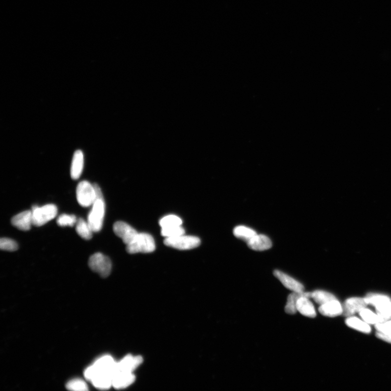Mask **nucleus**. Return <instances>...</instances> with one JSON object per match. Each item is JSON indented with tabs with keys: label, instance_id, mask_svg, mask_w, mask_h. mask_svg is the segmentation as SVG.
Segmentation results:
<instances>
[{
	"label": "nucleus",
	"instance_id": "obj_1",
	"mask_svg": "<svg viewBox=\"0 0 391 391\" xmlns=\"http://www.w3.org/2000/svg\"><path fill=\"white\" fill-rule=\"evenodd\" d=\"M368 305L375 306L377 314L380 317L381 322L391 320V299L386 295L370 293L365 298Z\"/></svg>",
	"mask_w": 391,
	"mask_h": 391
},
{
	"label": "nucleus",
	"instance_id": "obj_2",
	"mask_svg": "<svg viewBox=\"0 0 391 391\" xmlns=\"http://www.w3.org/2000/svg\"><path fill=\"white\" fill-rule=\"evenodd\" d=\"M117 362L110 356H105L96 360L95 362L84 372V376L90 382L101 373L114 375Z\"/></svg>",
	"mask_w": 391,
	"mask_h": 391
},
{
	"label": "nucleus",
	"instance_id": "obj_3",
	"mask_svg": "<svg viewBox=\"0 0 391 391\" xmlns=\"http://www.w3.org/2000/svg\"><path fill=\"white\" fill-rule=\"evenodd\" d=\"M155 249L153 238L147 233H138L135 239L126 247V250L130 254L137 253H151Z\"/></svg>",
	"mask_w": 391,
	"mask_h": 391
},
{
	"label": "nucleus",
	"instance_id": "obj_4",
	"mask_svg": "<svg viewBox=\"0 0 391 391\" xmlns=\"http://www.w3.org/2000/svg\"><path fill=\"white\" fill-rule=\"evenodd\" d=\"M105 215V202L104 199H96L88 216V223L93 232H100L103 226Z\"/></svg>",
	"mask_w": 391,
	"mask_h": 391
},
{
	"label": "nucleus",
	"instance_id": "obj_5",
	"mask_svg": "<svg viewBox=\"0 0 391 391\" xmlns=\"http://www.w3.org/2000/svg\"><path fill=\"white\" fill-rule=\"evenodd\" d=\"M58 212L57 207L54 204H47L43 207L34 206L32 207L33 225L40 227L56 217Z\"/></svg>",
	"mask_w": 391,
	"mask_h": 391
},
{
	"label": "nucleus",
	"instance_id": "obj_6",
	"mask_svg": "<svg viewBox=\"0 0 391 391\" xmlns=\"http://www.w3.org/2000/svg\"><path fill=\"white\" fill-rule=\"evenodd\" d=\"M89 266L94 272L99 273L102 277L109 276L112 270V262L108 257L97 253L90 257Z\"/></svg>",
	"mask_w": 391,
	"mask_h": 391
},
{
	"label": "nucleus",
	"instance_id": "obj_7",
	"mask_svg": "<svg viewBox=\"0 0 391 391\" xmlns=\"http://www.w3.org/2000/svg\"><path fill=\"white\" fill-rule=\"evenodd\" d=\"M164 244L167 246L179 250H189L199 246L201 240L196 237L183 234L175 238H165Z\"/></svg>",
	"mask_w": 391,
	"mask_h": 391
},
{
	"label": "nucleus",
	"instance_id": "obj_8",
	"mask_svg": "<svg viewBox=\"0 0 391 391\" xmlns=\"http://www.w3.org/2000/svg\"><path fill=\"white\" fill-rule=\"evenodd\" d=\"M77 201L83 207L93 206L96 200V192L94 185L89 182L82 181L77 185L76 189Z\"/></svg>",
	"mask_w": 391,
	"mask_h": 391
},
{
	"label": "nucleus",
	"instance_id": "obj_9",
	"mask_svg": "<svg viewBox=\"0 0 391 391\" xmlns=\"http://www.w3.org/2000/svg\"><path fill=\"white\" fill-rule=\"evenodd\" d=\"M113 230L126 245L130 244L139 233L133 227L123 221L117 222L114 225Z\"/></svg>",
	"mask_w": 391,
	"mask_h": 391
},
{
	"label": "nucleus",
	"instance_id": "obj_10",
	"mask_svg": "<svg viewBox=\"0 0 391 391\" xmlns=\"http://www.w3.org/2000/svg\"><path fill=\"white\" fill-rule=\"evenodd\" d=\"M368 304L365 298L353 297L347 299L343 307L342 314L349 317L366 308Z\"/></svg>",
	"mask_w": 391,
	"mask_h": 391
},
{
	"label": "nucleus",
	"instance_id": "obj_11",
	"mask_svg": "<svg viewBox=\"0 0 391 391\" xmlns=\"http://www.w3.org/2000/svg\"><path fill=\"white\" fill-rule=\"evenodd\" d=\"M143 362L141 356L128 355L117 363L116 371L133 373Z\"/></svg>",
	"mask_w": 391,
	"mask_h": 391
},
{
	"label": "nucleus",
	"instance_id": "obj_12",
	"mask_svg": "<svg viewBox=\"0 0 391 391\" xmlns=\"http://www.w3.org/2000/svg\"><path fill=\"white\" fill-rule=\"evenodd\" d=\"M135 377L133 373L116 371L113 376V387L117 389L126 388L133 384Z\"/></svg>",
	"mask_w": 391,
	"mask_h": 391
},
{
	"label": "nucleus",
	"instance_id": "obj_13",
	"mask_svg": "<svg viewBox=\"0 0 391 391\" xmlns=\"http://www.w3.org/2000/svg\"><path fill=\"white\" fill-rule=\"evenodd\" d=\"M11 222L12 225L21 231L29 230L33 225L32 211L27 210L14 216L12 218Z\"/></svg>",
	"mask_w": 391,
	"mask_h": 391
},
{
	"label": "nucleus",
	"instance_id": "obj_14",
	"mask_svg": "<svg viewBox=\"0 0 391 391\" xmlns=\"http://www.w3.org/2000/svg\"><path fill=\"white\" fill-rule=\"evenodd\" d=\"M274 275L276 278L279 279L282 285L293 292H303L304 290V286L299 281L291 277L290 276L280 271L275 270Z\"/></svg>",
	"mask_w": 391,
	"mask_h": 391
},
{
	"label": "nucleus",
	"instance_id": "obj_15",
	"mask_svg": "<svg viewBox=\"0 0 391 391\" xmlns=\"http://www.w3.org/2000/svg\"><path fill=\"white\" fill-rule=\"evenodd\" d=\"M247 243L250 249L258 251L268 250L271 248L272 246L271 240L267 236L262 234H256Z\"/></svg>",
	"mask_w": 391,
	"mask_h": 391
},
{
	"label": "nucleus",
	"instance_id": "obj_16",
	"mask_svg": "<svg viewBox=\"0 0 391 391\" xmlns=\"http://www.w3.org/2000/svg\"><path fill=\"white\" fill-rule=\"evenodd\" d=\"M318 311L323 316L334 317L342 314L343 307L338 300H334L321 305Z\"/></svg>",
	"mask_w": 391,
	"mask_h": 391
},
{
	"label": "nucleus",
	"instance_id": "obj_17",
	"mask_svg": "<svg viewBox=\"0 0 391 391\" xmlns=\"http://www.w3.org/2000/svg\"><path fill=\"white\" fill-rule=\"evenodd\" d=\"M84 166V154L81 150H77L74 154L71 166V177L78 179L81 175Z\"/></svg>",
	"mask_w": 391,
	"mask_h": 391
},
{
	"label": "nucleus",
	"instance_id": "obj_18",
	"mask_svg": "<svg viewBox=\"0 0 391 391\" xmlns=\"http://www.w3.org/2000/svg\"><path fill=\"white\" fill-rule=\"evenodd\" d=\"M311 298V292H293L287 297L285 311L288 314H295L297 311L296 305L298 300L301 297Z\"/></svg>",
	"mask_w": 391,
	"mask_h": 391
},
{
	"label": "nucleus",
	"instance_id": "obj_19",
	"mask_svg": "<svg viewBox=\"0 0 391 391\" xmlns=\"http://www.w3.org/2000/svg\"><path fill=\"white\" fill-rule=\"evenodd\" d=\"M297 310L302 315L310 318L316 316V312L314 305L307 297L300 298L296 305Z\"/></svg>",
	"mask_w": 391,
	"mask_h": 391
},
{
	"label": "nucleus",
	"instance_id": "obj_20",
	"mask_svg": "<svg viewBox=\"0 0 391 391\" xmlns=\"http://www.w3.org/2000/svg\"><path fill=\"white\" fill-rule=\"evenodd\" d=\"M113 376L111 374L101 373L90 381L93 386L100 390H108L113 387Z\"/></svg>",
	"mask_w": 391,
	"mask_h": 391
},
{
	"label": "nucleus",
	"instance_id": "obj_21",
	"mask_svg": "<svg viewBox=\"0 0 391 391\" xmlns=\"http://www.w3.org/2000/svg\"><path fill=\"white\" fill-rule=\"evenodd\" d=\"M346 323L349 327L358 330L359 332L366 334H369L371 332L369 324L360 320L357 317H349L346 320Z\"/></svg>",
	"mask_w": 391,
	"mask_h": 391
},
{
	"label": "nucleus",
	"instance_id": "obj_22",
	"mask_svg": "<svg viewBox=\"0 0 391 391\" xmlns=\"http://www.w3.org/2000/svg\"><path fill=\"white\" fill-rule=\"evenodd\" d=\"M76 230L78 235L85 240L91 239L93 237V231L90 227L88 222L82 218L78 219L77 221Z\"/></svg>",
	"mask_w": 391,
	"mask_h": 391
},
{
	"label": "nucleus",
	"instance_id": "obj_23",
	"mask_svg": "<svg viewBox=\"0 0 391 391\" xmlns=\"http://www.w3.org/2000/svg\"><path fill=\"white\" fill-rule=\"evenodd\" d=\"M233 233L235 237L243 240L247 243L257 234L252 228L244 226H239L235 228Z\"/></svg>",
	"mask_w": 391,
	"mask_h": 391
},
{
	"label": "nucleus",
	"instance_id": "obj_24",
	"mask_svg": "<svg viewBox=\"0 0 391 391\" xmlns=\"http://www.w3.org/2000/svg\"><path fill=\"white\" fill-rule=\"evenodd\" d=\"M311 298L314 299L316 303L321 305L332 300H338L333 294L321 290L311 292Z\"/></svg>",
	"mask_w": 391,
	"mask_h": 391
},
{
	"label": "nucleus",
	"instance_id": "obj_25",
	"mask_svg": "<svg viewBox=\"0 0 391 391\" xmlns=\"http://www.w3.org/2000/svg\"><path fill=\"white\" fill-rule=\"evenodd\" d=\"M182 219L174 215L164 216L159 221V225L161 228L182 226Z\"/></svg>",
	"mask_w": 391,
	"mask_h": 391
},
{
	"label": "nucleus",
	"instance_id": "obj_26",
	"mask_svg": "<svg viewBox=\"0 0 391 391\" xmlns=\"http://www.w3.org/2000/svg\"><path fill=\"white\" fill-rule=\"evenodd\" d=\"M162 236L166 238H175L185 234V230L182 226L162 228Z\"/></svg>",
	"mask_w": 391,
	"mask_h": 391
},
{
	"label": "nucleus",
	"instance_id": "obj_27",
	"mask_svg": "<svg viewBox=\"0 0 391 391\" xmlns=\"http://www.w3.org/2000/svg\"><path fill=\"white\" fill-rule=\"evenodd\" d=\"M359 314L364 321L368 324H376L381 322L380 317L368 309L365 308L361 310Z\"/></svg>",
	"mask_w": 391,
	"mask_h": 391
},
{
	"label": "nucleus",
	"instance_id": "obj_28",
	"mask_svg": "<svg viewBox=\"0 0 391 391\" xmlns=\"http://www.w3.org/2000/svg\"><path fill=\"white\" fill-rule=\"evenodd\" d=\"M66 387L70 391H86L88 390L87 384L80 379H74L69 381Z\"/></svg>",
	"mask_w": 391,
	"mask_h": 391
},
{
	"label": "nucleus",
	"instance_id": "obj_29",
	"mask_svg": "<svg viewBox=\"0 0 391 391\" xmlns=\"http://www.w3.org/2000/svg\"><path fill=\"white\" fill-rule=\"evenodd\" d=\"M77 221L76 216L74 215L62 214L59 216L57 223L58 225L61 227H73L76 224Z\"/></svg>",
	"mask_w": 391,
	"mask_h": 391
},
{
	"label": "nucleus",
	"instance_id": "obj_30",
	"mask_svg": "<svg viewBox=\"0 0 391 391\" xmlns=\"http://www.w3.org/2000/svg\"><path fill=\"white\" fill-rule=\"evenodd\" d=\"M0 248L4 251L13 252L18 249V245L14 240L4 238L0 240Z\"/></svg>",
	"mask_w": 391,
	"mask_h": 391
},
{
	"label": "nucleus",
	"instance_id": "obj_31",
	"mask_svg": "<svg viewBox=\"0 0 391 391\" xmlns=\"http://www.w3.org/2000/svg\"><path fill=\"white\" fill-rule=\"evenodd\" d=\"M377 332L388 333L391 332V320L380 322L375 324Z\"/></svg>",
	"mask_w": 391,
	"mask_h": 391
},
{
	"label": "nucleus",
	"instance_id": "obj_32",
	"mask_svg": "<svg viewBox=\"0 0 391 391\" xmlns=\"http://www.w3.org/2000/svg\"><path fill=\"white\" fill-rule=\"evenodd\" d=\"M376 336L378 338L391 344V332L388 333H383L377 332Z\"/></svg>",
	"mask_w": 391,
	"mask_h": 391
}]
</instances>
